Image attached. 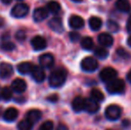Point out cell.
<instances>
[{
    "instance_id": "obj_1",
    "label": "cell",
    "mask_w": 131,
    "mask_h": 130,
    "mask_svg": "<svg viewBox=\"0 0 131 130\" xmlns=\"http://www.w3.org/2000/svg\"><path fill=\"white\" fill-rule=\"evenodd\" d=\"M67 78V71L62 68H58L51 72L49 76V85L53 88H58L62 87Z\"/></svg>"
},
{
    "instance_id": "obj_2",
    "label": "cell",
    "mask_w": 131,
    "mask_h": 130,
    "mask_svg": "<svg viewBox=\"0 0 131 130\" xmlns=\"http://www.w3.org/2000/svg\"><path fill=\"white\" fill-rule=\"evenodd\" d=\"M106 90L112 94H122L125 90V82L121 78H114L107 83Z\"/></svg>"
},
{
    "instance_id": "obj_3",
    "label": "cell",
    "mask_w": 131,
    "mask_h": 130,
    "mask_svg": "<svg viewBox=\"0 0 131 130\" xmlns=\"http://www.w3.org/2000/svg\"><path fill=\"white\" fill-rule=\"evenodd\" d=\"M80 66L81 69L86 72H93V71L96 70L99 64L95 58L92 57V56H88L81 61Z\"/></svg>"
},
{
    "instance_id": "obj_4",
    "label": "cell",
    "mask_w": 131,
    "mask_h": 130,
    "mask_svg": "<svg viewBox=\"0 0 131 130\" xmlns=\"http://www.w3.org/2000/svg\"><path fill=\"white\" fill-rule=\"evenodd\" d=\"M121 116V108L119 105L112 104L105 110V117L109 120H117Z\"/></svg>"
},
{
    "instance_id": "obj_5",
    "label": "cell",
    "mask_w": 131,
    "mask_h": 130,
    "mask_svg": "<svg viewBox=\"0 0 131 130\" xmlns=\"http://www.w3.org/2000/svg\"><path fill=\"white\" fill-rule=\"evenodd\" d=\"M29 8L28 6V5L23 3H20L15 5L12 8L11 11V14H12L13 17L15 18H23L25 17L28 14H29Z\"/></svg>"
},
{
    "instance_id": "obj_6",
    "label": "cell",
    "mask_w": 131,
    "mask_h": 130,
    "mask_svg": "<svg viewBox=\"0 0 131 130\" xmlns=\"http://www.w3.org/2000/svg\"><path fill=\"white\" fill-rule=\"evenodd\" d=\"M99 76H100V78L102 81L108 83V82L113 80L114 78H116V77H117V71L113 68L106 67L101 70Z\"/></svg>"
},
{
    "instance_id": "obj_7",
    "label": "cell",
    "mask_w": 131,
    "mask_h": 130,
    "mask_svg": "<svg viewBox=\"0 0 131 130\" xmlns=\"http://www.w3.org/2000/svg\"><path fill=\"white\" fill-rule=\"evenodd\" d=\"M38 61H39V64L41 68H43V69H50L51 67L53 66L54 58H53V54L47 53V54L40 55Z\"/></svg>"
},
{
    "instance_id": "obj_8",
    "label": "cell",
    "mask_w": 131,
    "mask_h": 130,
    "mask_svg": "<svg viewBox=\"0 0 131 130\" xmlns=\"http://www.w3.org/2000/svg\"><path fill=\"white\" fill-rule=\"evenodd\" d=\"M30 74L33 79L38 83L43 82L46 78L45 71H44L43 68H41L40 66H33L32 69L30 71Z\"/></svg>"
},
{
    "instance_id": "obj_9",
    "label": "cell",
    "mask_w": 131,
    "mask_h": 130,
    "mask_svg": "<svg viewBox=\"0 0 131 130\" xmlns=\"http://www.w3.org/2000/svg\"><path fill=\"white\" fill-rule=\"evenodd\" d=\"M14 73V68L10 63H0V78L3 79L9 78Z\"/></svg>"
},
{
    "instance_id": "obj_10",
    "label": "cell",
    "mask_w": 131,
    "mask_h": 130,
    "mask_svg": "<svg viewBox=\"0 0 131 130\" xmlns=\"http://www.w3.org/2000/svg\"><path fill=\"white\" fill-rule=\"evenodd\" d=\"M31 46L36 51L43 50L47 47V41L43 37L36 36L31 39Z\"/></svg>"
},
{
    "instance_id": "obj_11",
    "label": "cell",
    "mask_w": 131,
    "mask_h": 130,
    "mask_svg": "<svg viewBox=\"0 0 131 130\" xmlns=\"http://www.w3.org/2000/svg\"><path fill=\"white\" fill-rule=\"evenodd\" d=\"M48 26L54 32L62 33L63 31V24H62V21L61 18L54 17L53 19H51L48 21Z\"/></svg>"
},
{
    "instance_id": "obj_12",
    "label": "cell",
    "mask_w": 131,
    "mask_h": 130,
    "mask_svg": "<svg viewBox=\"0 0 131 130\" xmlns=\"http://www.w3.org/2000/svg\"><path fill=\"white\" fill-rule=\"evenodd\" d=\"M27 89V84L21 78H16L12 83V90L18 94H21Z\"/></svg>"
},
{
    "instance_id": "obj_13",
    "label": "cell",
    "mask_w": 131,
    "mask_h": 130,
    "mask_svg": "<svg viewBox=\"0 0 131 130\" xmlns=\"http://www.w3.org/2000/svg\"><path fill=\"white\" fill-rule=\"evenodd\" d=\"M100 106L99 103L95 101L92 100L91 98L85 99V109L84 111H88V113H95L99 111Z\"/></svg>"
},
{
    "instance_id": "obj_14",
    "label": "cell",
    "mask_w": 131,
    "mask_h": 130,
    "mask_svg": "<svg viewBox=\"0 0 131 130\" xmlns=\"http://www.w3.org/2000/svg\"><path fill=\"white\" fill-rule=\"evenodd\" d=\"M47 16H48V11L44 7H38L33 13V19L37 22L44 21L45 19H47Z\"/></svg>"
},
{
    "instance_id": "obj_15",
    "label": "cell",
    "mask_w": 131,
    "mask_h": 130,
    "mask_svg": "<svg viewBox=\"0 0 131 130\" xmlns=\"http://www.w3.org/2000/svg\"><path fill=\"white\" fill-rule=\"evenodd\" d=\"M69 25L71 28L74 29V30H79V29L84 27L85 22H84V20L80 16L72 15L69 19Z\"/></svg>"
},
{
    "instance_id": "obj_16",
    "label": "cell",
    "mask_w": 131,
    "mask_h": 130,
    "mask_svg": "<svg viewBox=\"0 0 131 130\" xmlns=\"http://www.w3.org/2000/svg\"><path fill=\"white\" fill-rule=\"evenodd\" d=\"M98 42L104 47H110L113 45V38L109 33H101L98 36Z\"/></svg>"
},
{
    "instance_id": "obj_17",
    "label": "cell",
    "mask_w": 131,
    "mask_h": 130,
    "mask_svg": "<svg viewBox=\"0 0 131 130\" xmlns=\"http://www.w3.org/2000/svg\"><path fill=\"white\" fill-rule=\"evenodd\" d=\"M18 114H19V112H18L17 109H15V108H14V107H11V108H8V109L4 112L3 118L5 121L13 122L17 119Z\"/></svg>"
},
{
    "instance_id": "obj_18",
    "label": "cell",
    "mask_w": 131,
    "mask_h": 130,
    "mask_svg": "<svg viewBox=\"0 0 131 130\" xmlns=\"http://www.w3.org/2000/svg\"><path fill=\"white\" fill-rule=\"evenodd\" d=\"M42 117V112L39 110H30L27 112L26 114V120L29 121H30L32 124L38 122V120L41 119Z\"/></svg>"
},
{
    "instance_id": "obj_19",
    "label": "cell",
    "mask_w": 131,
    "mask_h": 130,
    "mask_svg": "<svg viewBox=\"0 0 131 130\" xmlns=\"http://www.w3.org/2000/svg\"><path fill=\"white\" fill-rule=\"evenodd\" d=\"M72 109L76 112H80L85 109V99L81 96H77L72 101Z\"/></svg>"
},
{
    "instance_id": "obj_20",
    "label": "cell",
    "mask_w": 131,
    "mask_h": 130,
    "mask_svg": "<svg viewBox=\"0 0 131 130\" xmlns=\"http://www.w3.org/2000/svg\"><path fill=\"white\" fill-rule=\"evenodd\" d=\"M115 6L118 10L122 13H128L131 10V5L128 0H117Z\"/></svg>"
},
{
    "instance_id": "obj_21",
    "label": "cell",
    "mask_w": 131,
    "mask_h": 130,
    "mask_svg": "<svg viewBox=\"0 0 131 130\" xmlns=\"http://www.w3.org/2000/svg\"><path fill=\"white\" fill-rule=\"evenodd\" d=\"M33 65L29 62H24V63H21L17 65V70L19 73L23 75H26L30 73L31 69H32Z\"/></svg>"
},
{
    "instance_id": "obj_22",
    "label": "cell",
    "mask_w": 131,
    "mask_h": 130,
    "mask_svg": "<svg viewBox=\"0 0 131 130\" xmlns=\"http://www.w3.org/2000/svg\"><path fill=\"white\" fill-rule=\"evenodd\" d=\"M88 24H89V27L92 30L94 31H97L101 29L103 25V22H102V20L98 17H91L89 19V21H88Z\"/></svg>"
},
{
    "instance_id": "obj_23",
    "label": "cell",
    "mask_w": 131,
    "mask_h": 130,
    "mask_svg": "<svg viewBox=\"0 0 131 130\" xmlns=\"http://www.w3.org/2000/svg\"><path fill=\"white\" fill-rule=\"evenodd\" d=\"M47 9L48 12H50L51 14H57L60 12L61 10V5L58 2L56 1H49L47 5Z\"/></svg>"
},
{
    "instance_id": "obj_24",
    "label": "cell",
    "mask_w": 131,
    "mask_h": 130,
    "mask_svg": "<svg viewBox=\"0 0 131 130\" xmlns=\"http://www.w3.org/2000/svg\"><path fill=\"white\" fill-rule=\"evenodd\" d=\"M80 45H81V47L85 50H91L92 48L94 47V42H93V39L89 37H86V38H83L81 39V42H80Z\"/></svg>"
},
{
    "instance_id": "obj_25",
    "label": "cell",
    "mask_w": 131,
    "mask_h": 130,
    "mask_svg": "<svg viewBox=\"0 0 131 130\" xmlns=\"http://www.w3.org/2000/svg\"><path fill=\"white\" fill-rule=\"evenodd\" d=\"M94 54L96 56L98 59L104 60L106 59L109 55V52L107 49H105V47H96L94 51Z\"/></svg>"
},
{
    "instance_id": "obj_26",
    "label": "cell",
    "mask_w": 131,
    "mask_h": 130,
    "mask_svg": "<svg viewBox=\"0 0 131 130\" xmlns=\"http://www.w3.org/2000/svg\"><path fill=\"white\" fill-rule=\"evenodd\" d=\"M90 96H91L92 100L95 101L96 102H103L104 99V94L100 90H98V89H92L91 93H90Z\"/></svg>"
},
{
    "instance_id": "obj_27",
    "label": "cell",
    "mask_w": 131,
    "mask_h": 130,
    "mask_svg": "<svg viewBox=\"0 0 131 130\" xmlns=\"http://www.w3.org/2000/svg\"><path fill=\"white\" fill-rule=\"evenodd\" d=\"M0 96H1V98L4 101H10L13 97V90L10 87H5L1 89Z\"/></svg>"
},
{
    "instance_id": "obj_28",
    "label": "cell",
    "mask_w": 131,
    "mask_h": 130,
    "mask_svg": "<svg viewBox=\"0 0 131 130\" xmlns=\"http://www.w3.org/2000/svg\"><path fill=\"white\" fill-rule=\"evenodd\" d=\"M33 127V124L28 120H23L18 123V130H31Z\"/></svg>"
},
{
    "instance_id": "obj_29",
    "label": "cell",
    "mask_w": 131,
    "mask_h": 130,
    "mask_svg": "<svg viewBox=\"0 0 131 130\" xmlns=\"http://www.w3.org/2000/svg\"><path fill=\"white\" fill-rule=\"evenodd\" d=\"M107 28L112 32H118L119 30V25L113 20H109L107 21Z\"/></svg>"
},
{
    "instance_id": "obj_30",
    "label": "cell",
    "mask_w": 131,
    "mask_h": 130,
    "mask_svg": "<svg viewBox=\"0 0 131 130\" xmlns=\"http://www.w3.org/2000/svg\"><path fill=\"white\" fill-rule=\"evenodd\" d=\"M1 47L4 51H13L15 48V45L13 42L10 41H5L1 45Z\"/></svg>"
},
{
    "instance_id": "obj_31",
    "label": "cell",
    "mask_w": 131,
    "mask_h": 130,
    "mask_svg": "<svg viewBox=\"0 0 131 130\" xmlns=\"http://www.w3.org/2000/svg\"><path fill=\"white\" fill-rule=\"evenodd\" d=\"M53 123L51 120H47L45 121L39 127V130H53Z\"/></svg>"
},
{
    "instance_id": "obj_32",
    "label": "cell",
    "mask_w": 131,
    "mask_h": 130,
    "mask_svg": "<svg viewBox=\"0 0 131 130\" xmlns=\"http://www.w3.org/2000/svg\"><path fill=\"white\" fill-rule=\"evenodd\" d=\"M117 54L119 56V57L122 58V59H124V60L129 59L130 58V54H128L126 50H124L123 48H119V49L118 48L117 49Z\"/></svg>"
},
{
    "instance_id": "obj_33",
    "label": "cell",
    "mask_w": 131,
    "mask_h": 130,
    "mask_svg": "<svg viewBox=\"0 0 131 130\" xmlns=\"http://www.w3.org/2000/svg\"><path fill=\"white\" fill-rule=\"evenodd\" d=\"M15 38L19 41H23L26 38V33H25L24 30H18L15 34Z\"/></svg>"
},
{
    "instance_id": "obj_34",
    "label": "cell",
    "mask_w": 131,
    "mask_h": 130,
    "mask_svg": "<svg viewBox=\"0 0 131 130\" xmlns=\"http://www.w3.org/2000/svg\"><path fill=\"white\" fill-rule=\"evenodd\" d=\"M69 38L72 42H78L80 39V35L77 32H70Z\"/></svg>"
},
{
    "instance_id": "obj_35",
    "label": "cell",
    "mask_w": 131,
    "mask_h": 130,
    "mask_svg": "<svg viewBox=\"0 0 131 130\" xmlns=\"http://www.w3.org/2000/svg\"><path fill=\"white\" fill-rule=\"evenodd\" d=\"M47 100H48L49 102H55L58 101V96H57L56 94H53V96H48V97H47Z\"/></svg>"
},
{
    "instance_id": "obj_36",
    "label": "cell",
    "mask_w": 131,
    "mask_h": 130,
    "mask_svg": "<svg viewBox=\"0 0 131 130\" xmlns=\"http://www.w3.org/2000/svg\"><path fill=\"white\" fill-rule=\"evenodd\" d=\"M56 130H69L67 126H65L64 124H60V125L57 127Z\"/></svg>"
},
{
    "instance_id": "obj_37",
    "label": "cell",
    "mask_w": 131,
    "mask_h": 130,
    "mask_svg": "<svg viewBox=\"0 0 131 130\" xmlns=\"http://www.w3.org/2000/svg\"><path fill=\"white\" fill-rule=\"evenodd\" d=\"M122 125L124 126V127H129V126H130V121L128 120H124L122 121Z\"/></svg>"
},
{
    "instance_id": "obj_38",
    "label": "cell",
    "mask_w": 131,
    "mask_h": 130,
    "mask_svg": "<svg viewBox=\"0 0 131 130\" xmlns=\"http://www.w3.org/2000/svg\"><path fill=\"white\" fill-rule=\"evenodd\" d=\"M127 30H128V32L131 34V20L128 21V24H127Z\"/></svg>"
},
{
    "instance_id": "obj_39",
    "label": "cell",
    "mask_w": 131,
    "mask_h": 130,
    "mask_svg": "<svg viewBox=\"0 0 131 130\" xmlns=\"http://www.w3.org/2000/svg\"><path fill=\"white\" fill-rule=\"evenodd\" d=\"M5 25V21H4V19L2 17H0V28H1L2 26H4Z\"/></svg>"
},
{
    "instance_id": "obj_40",
    "label": "cell",
    "mask_w": 131,
    "mask_h": 130,
    "mask_svg": "<svg viewBox=\"0 0 131 130\" xmlns=\"http://www.w3.org/2000/svg\"><path fill=\"white\" fill-rule=\"evenodd\" d=\"M2 2H3L5 5H9V4L12 2V0H1Z\"/></svg>"
},
{
    "instance_id": "obj_41",
    "label": "cell",
    "mask_w": 131,
    "mask_h": 130,
    "mask_svg": "<svg viewBox=\"0 0 131 130\" xmlns=\"http://www.w3.org/2000/svg\"><path fill=\"white\" fill-rule=\"evenodd\" d=\"M127 78H128V80L131 83V69H130V71L128 73V76H127Z\"/></svg>"
},
{
    "instance_id": "obj_42",
    "label": "cell",
    "mask_w": 131,
    "mask_h": 130,
    "mask_svg": "<svg viewBox=\"0 0 131 130\" xmlns=\"http://www.w3.org/2000/svg\"><path fill=\"white\" fill-rule=\"evenodd\" d=\"M128 45L131 47V35L128 37Z\"/></svg>"
},
{
    "instance_id": "obj_43",
    "label": "cell",
    "mask_w": 131,
    "mask_h": 130,
    "mask_svg": "<svg viewBox=\"0 0 131 130\" xmlns=\"http://www.w3.org/2000/svg\"><path fill=\"white\" fill-rule=\"evenodd\" d=\"M73 2H77V3H79V2H81L82 0H72Z\"/></svg>"
},
{
    "instance_id": "obj_44",
    "label": "cell",
    "mask_w": 131,
    "mask_h": 130,
    "mask_svg": "<svg viewBox=\"0 0 131 130\" xmlns=\"http://www.w3.org/2000/svg\"><path fill=\"white\" fill-rule=\"evenodd\" d=\"M17 1H23V0H17Z\"/></svg>"
},
{
    "instance_id": "obj_45",
    "label": "cell",
    "mask_w": 131,
    "mask_h": 130,
    "mask_svg": "<svg viewBox=\"0 0 131 130\" xmlns=\"http://www.w3.org/2000/svg\"><path fill=\"white\" fill-rule=\"evenodd\" d=\"M107 130H112V129H107Z\"/></svg>"
}]
</instances>
